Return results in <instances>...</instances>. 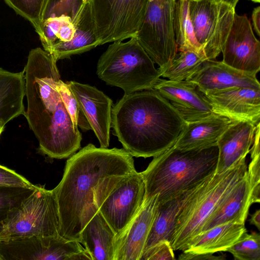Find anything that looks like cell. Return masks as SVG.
Segmentation results:
<instances>
[{
  "label": "cell",
  "mask_w": 260,
  "mask_h": 260,
  "mask_svg": "<svg viewBox=\"0 0 260 260\" xmlns=\"http://www.w3.org/2000/svg\"><path fill=\"white\" fill-rule=\"evenodd\" d=\"M125 149L89 144L67 160L62 179L53 189L60 218V235L80 242L84 226L99 211L103 194L136 170Z\"/></svg>",
  "instance_id": "cell-1"
},
{
  "label": "cell",
  "mask_w": 260,
  "mask_h": 260,
  "mask_svg": "<svg viewBox=\"0 0 260 260\" xmlns=\"http://www.w3.org/2000/svg\"><path fill=\"white\" fill-rule=\"evenodd\" d=\"M56 62L40 47L29 51L24 69L27 103L24 116L39 149L51 158L62 159L80 148L82 135L57 90L60 76Z\"/></svg>",
  "instance_id": "cell-2"
},
{
  "label": "cell",
  "mask_w": 260,
  "mask_h": 260,
  "mask_svg": "<svg viewBox=\"0 0 260 260\" xmlns=\"http://www.w3.org/2000/svg\"><path fill=\"white\" fill-rule=\"evenodd\" d=\"M186 124L171 103L154 89L124 94L112 110L113 134L136 157H154L169 149Z\"/></svg>",
  "instance_id": "cell-3"
},
{
  "label": "cell",
  "mask_w": 260,
  "mask_h": 260,
  "mask_svg": "<svg viewBox=\"0 0 260 260\" xmlns=\"http://www.w3.org/2000/svg\"><path fill=\"white\" fill-rule=\"evenodd\" d=\"M217 145L190 150L174 146L153 158L141 172L145 184V199L157 194L158 201L200 183L216 172Z\"/></svg>",
  "instance_id": "cell-4"
},
{
  "label": "cell",
  "mask_w": 260,
  "mask_h": 260,
  "mask_svg": "<svg viewBox=\"0 0 260 260\" xmlns=\"http://www.w3.org/2000/svg\"><path fill=\"white\" fill-rule=\"evenodd\" d=\"M247 170L243 157L226 171L215 173L202 182L177 218L170 241L174 250L183 251L190 240L201 233L206 218Z\"/></svg>",
  "instance_id": "cell-5"
},
{
  "label": "cell",
  "mask_w": 260,
  "mask_h": 260,
  "mask_svg": "<svg viewBox=\"0 0 260 260\" xmlns=\"http://www.w3.org/2000/svg\"><path fill=\"white\" fill-rule=\"evenodd\" d=\"M96 74L107 84L121 88L124 94L153 89L160 77L136 37L125 42H112L98 60Z\"/></svg>",
  "instance_id": "cell-6"
},
{
  "label": "cell",
  "mask_w": 260,
  "mask_h": 260,
  "mask_svg": "<svg viewBox=\"0 0 260 260\" xmlns=\"http://www.w3.org/2000/svg\"><path fill=\"white\" fill-rule=\"evenodd\" d=\"M60 226L53 189L37 185L32 193L9 213L0 233V240L30 236H59Z\"/></svg>",
  "instance_id": "cell-7"
},
{
  "label": "cell",
  "mask_w": 260,
  "mask_h": 260,
  "mask_svg": "<svg viewBox=\"0 0 260 260\" xmlns=\"http://www.w3.org/2000/svg\"><path fill=\"white\" fill-rule=\"evenodd\" d=\"M177 0H150L136 36L159 72L166 69L177 54L174 32Z\"/></svg>",
  "instance_id": "cell-8"
},
{
  "label": "cell",
  "mask_w": 260,
  "mask_h": 260,
  "mask_svg": "<svg viewBox=\"0 0 260 260\" xmlns=\"http://www.w3.org/2000/svg\"><path fill=\"white\" fill-rule=\"evenodd\" d=\"M150 0H92L91 12L100 45L135 37Z\"/></svg>",
  "instance_id": "cell-9"
},
{
  "label": "cell",
  "mask_w": 260,
  "mask_h": 260,
  "mask_svg": "<svg viewBox=\"0 0 260 260\" xmlns=\"http://www.w3.org/2000/svg\"><path fill=\"white\" fill-rule=\"evenodd\" d=\"M188 10L196 39L207 59H215L232 27L235 8L218 0H189Z\"/></svg>",
  "instance_id": "cell-10"
},
{
  "label": "cell",
  "mask_w": 260,
  "mask_h": 260,
  "mask_svg": "<svg viewBox=\"0 0 260 260\" xmlns=\"http://www.w3.org/2000/svg\"><path fill=\"white\" fill-rule=\"evenodd\" d=\"M84 247L60 235L30 236L0 240L1 260H85Z\"/></svg>",
  "instance_id": "cell-11"
},
{
  "label": "cell",
  "mask_w": 260,
  "mask_h": 260,
  "mask_svg": "<svg viewBox=\"0 0 260 260\" xmlns=\"http://www.w3.org/2000/svg\"><path fill=\"white\" fill-rule=\"evenodd\" d=\"M145 193L142 174L136 170L107 191L99 211L115 233L116 239L139 211Z\"/></svg>",
  "instance_id": "cell-12"
},
{
  "label": "cell",
  "mask_w": 260,
  "mask_h": 260,
  "mask_svg": "<svg viewBox=\"0 0 260 260\" xmlns=\"http://www.w3.org/2000/svg\"><path fill=\"white\" fill-rule=\"evenodd\" d=\"M222 61L239 71L256 75L260 70V43L245 14L235 15L222 47Z\"/></svg>",
  "instance_id": "cell-13"
},
{
  "label": "cell",
  "mask_w": 260,
  "mask_h": 260,
  "mask_svg": "<svg viewBox=\"0 0 260 260\" xmlns=\"http://www.w3.org/2000/svg\"><path fill=\"white\" fill-rule=\"evenodd\" d=\"M201 93L215 114L233 121L259 123L260 89L235 87Z\"/></svg>",
  "instance_id": "cell-14"
},
{
  "label": "cell",
  "mask_w": 260,
  "mask_h": 260,
  "mask_svg": "<svg viewBox=\"0 0 260 260\" xmlns=\"http://www.w3.org/2000/svg\"><path fill=\"white\" fill-rule=\"evenodd\" d=\"M66 83L76 98L101 147L108 148L112 122V100L102 91L88 84L73 81Z\"/></svg>",
  "instance_id": "cell-15"
},
{
  "label": "cell",
  "mask_w": 260,
  "mask_h": 260,
  "mask_svg": "<svg viewBox=\"0 0 260 260\" xmlns=\"http://www.w3.org/2000/svg\"><path fill=\"white\" fill-rule=\"evenodd\" d=\"M153 89L170 101L186 123L198 121L215 114L210 103L197 86L188 80L173 81L160 78Z\"/></svg>",
  "instance_id": "cell-16"
},
{
  "label": "cell",
  "mask_w": 260,
  "mask_h": 260,
  "mask_svg": "<svg viewBox=\"0 0 260 260\" xmlns=\"http://www.w3.org/2000/svg\"><path fill=\"white\" fill-rule=\"evenodd\" d=\"M157 194L145 199L135 216L116 240L114 260H141L154 218Z\"/></svg>",
  "instance_id": "cell-17"
},
{
  "label": "cell",
  "mask_w": 260,
  "mask_h": 260,
  "mask_svg": "<svg viewBox=\"0 0 260 260\" xmlns=\"http://www.w3.org/2000/svg\"><path fill=\"white\" fill-rule=\"evenodd\" d=\"M256 76L234 69L222 61L207 59L186 80L193 83L204 93L235 87L260 89Z\"/></svg>",
  "instance_id": "cell-18"
},
{
  "label": "cell",
  "mask_w": 260,
  "mask_h": 260,
  "mask_svg": "<svg viewBox=\"0 0 260 260\" xmlns=\"http://www.w3.org/2000/svg\"><path fill=\"white\" fill-rule=\"evenodd\" d=\"M252 204L251 187L246 172L206 218L201 232L228 222L245 224Z\"/></svg>",
  "instance_id": "cell-19"
},
{
  "label": "cell",
  "mask_w": 260,
  "mask_h": 260,
  "mask_svg": "<svg viewBox=\"0 0 260 260\" xmlns=\"http://www.w3.org/2000/svg\"><path fill=\"white\" fill-rule=\"evenodd\" d=\"M256 125L249 121H233L228 127L217 143L218 156L216 173L226 171L246 157L250 152Z\"/></svg>",
  "instance_id": "cell-20"
},
{
  "label": "cell",
  "mask_w": 260,
  "mask_h": 260,
  "mask_svg": "<svg viewBox=\"0 0 260 260\" xmlns=\"http://www.w3.org/2000/svg\"><path fill=\"white\" fill-rule=\"evenodd\" d=\"M203 181L166 200L158 201L143 254L161 241L170 242L180 212Z\"/></svg>",
  "instance_id": "cell-21"
},
{
  "label": "cell",
  "mask_w": 260,
  "mask_h": 260,
  "mask_svg": "<svg viewBox=\"0 0 260 260\" xmlns=\"http://www.w3.org/2000/svg\"><path fill=\"white\" fill-rule=\"evenodd\" d=\"M233 121L214 114L204 119L187 123L174 145L182 150L199 149L217 145L218 140Z\"/></svg>",
  "instance_id": "cell-22"
},
{
  "label": "cell",
  "mask_w": 260,
  "mask_h": 260,
  "mask_svg": "<svg viewBox=\"0 0 260 260\" xmlns=\"http://www.w3.org/2000/svg\"><path fill=\"white\" fill-rule=\"evenodd\" d=\"M76 30L68 42H57L49 53L55 61L88 51L100 45L96 37L91 3L80 9L75 19Z\"/></svg>",
  "instance_id": "cell-23"
},
{
  "label": "cell",
  "mask_w": 260,
  "mask_h": 260,
  "mask_svg": "<svg viewBox=\"0 0 260 260\" xmlns=\"http://www.w3.org/2000/svg\"><path fill=\"white\" fill-rule=\"evenodd\" d=\"M116 236L98 211L80 234V243L91 260H114Z\"/></svg>",
  "instance_id": "cell-24"
},
{
  "label": "cell",
  "mask_w": 260,
  "mask_h": 260,
  "mask_svg": "<svg viewBox=\"0 0 260 260\" xmlns=\"http://www.w3.org/2000/svg\"><path fill=\"white\" fill-rule=\"evenodd\" d=\"M247 232L245 224H221L202 232L192 238L182 251L191 254L225 251Z\"/></svg>",
  "instance_id": "cell-25"
},
{
  "label": "cell",
  "mask_w": 260,
  "mask_h": 260,
  "mask_svg": "<svg viewBox=\"0 0 260 260\" xmlns=\"http://www.w3.org/2000/svg\"><path fill=\"white\" fill-rule=\"evenodd\" d=\"M25 95L24 70L13 73L0 68V122L6 124L20 115H24Z\"/></svg>",
  "instance_id": "cell-26"
},
{
  "label": "cell",
  "mask_w": 260,
  "mask_h": 260,
  "mask_svg": "<svg viewBox=\"0 0 260 260\" xmlns=\"http://www.w3.org/2000/svg\"><path fill=\"white\" fill-rule=\"evenodd\" d=\"M188 6L189 0L177 1L174 26L178 50H190L205 56L196 39L189 15Z\"/></svg>",
  "instance_id": "cell-27"
},
{
  "label": "cell",
  "mask_w": 260,
  "mask_h": 260,
  "mask_svg": "<svg viewBox=\"0 0 260 260\" xmlns=\"http://www.w3.org/2000/svg\"><path fill=\"white\" fill-rule=\"evenodd\" d=\"M206 60L205 56L196 52L179 51L171 63L159 72L160 77L173 81L187 80L200 69Z\"/></svg>",
  "instance_id": "cell-28"
},
{
  "label": "cell",
  "mask_w": 260,
  "mask_h": 260,
  "mask_svg": "<svg viewBox=\"0 0 260 260\" xmlns=\"http://www.w3.org/2000/svg\"><path fill=\"white\" fill-rule=\"evenodd\" d=\"M17 14L28 21L39 37L49 0H4Z\"/></svg>",
  "instance_id": "cell-29"
},
{
  "label": "cell",
  "mask_w": 260,
  "mask_h": 260,
  "mask_svg": "<svg viewBox=\"0 0 260 260\" xmlns=\"http://www.w3.org/2000/svg\"><path fill=\"white\" fill-rule=\"evenodd\" d=\"M225 251L237 260L260 259V235L256 232L243 233Z\"/></svg>",
  "instance_id": "cell-30"
},
{
  "label": "cell",
  "mask_w": 260,
  "mask_h": 260,
  "mask_svg": "<svg viewBox=\"0 0 260 260\" xmlns=\"http://www.w3.org/2000/svg\"><path fill=\"white\" fill-rule=\"evenodd\" d=\"M37 186V185H36ZM35 188L0 186V233L11 210L29 196Z\"/></svg>",
  "instance_id": "cell-31"
},
{
  "label": "cell",
  "mask_w": 260,
  "mask_h": 260,
  "mask_svg": "<svg viewBox=\"0 0 260 260\" xmlns=\"http://www.w3.org/2000/svg\"><path fill=\"white\" fill-rule=\"evenodd\" d=\"M256 125L254 140L250 148L251 161L247 167V174L251 187L252 204L260 202L259 127Z\"/></svg>",
  "instance_id": "cell-32"
},
{
  "label": "cell",
  "mask_w": 260,
  "mask_h": 260,
  "mask_svg": "<svg viewBox=\"0 0 260 260\" xmlns=\"http://www.w3.org/2000/svg\"><path fill=\"white\" fill-rule=\"evenodd\" d=\"M57 88L74 125L77 127L79 126L84 131L90 129V126L86 118L68 84L60 79L57 82Z\"/></svg>",
  "instance_id": "cell-33"
},
{
  "label": "cell",
  "mask_w": 260,
  "mask_h": 260,
  "mask_svg": "<svg viewBox=\"0 0 260 260\" xmlns=\"http://www.w3.org/2000/svg\"><path fill=\"white\" fill-rule=\"evenodd\" d=\"M67 15L48 17L44 20L42 34L39 37L44 50L50 53L53 46L57 42V35Z\"/></svg>",
  "instance_id": "cell-34"
},
{
  "label": "cell",
  "mask_w": 260,
  "mask_h": 260,
  "mask_svg": "<svg viewBox=\"0 0 260 260\" xmlns=\"http://www.w3.org/2000/svg\"><path fill=\"white\" fill-rule=\"evenodd\" d=\"M82 3V0H49L44 20L48 17L67 15L74 22Z\"/></svg>",
  "instance_id": "cell-35"
},
{
  "label": "cell",
  "mask_w": 260,
  "mask_h": 260,
  "mask_svg": "<svg viewBox=\"0 0 260 260\" xmlns=\"http://www.w3.org/2000/svg\"><path fill=\"white\" fill-rule=\"evenodd\" d=\"M175 258L170 241L163 240L144 253L141 260H174Z\"/></svg>",
  "instance_id": "cell-36"
},
{
  "label": "cell",
  "mask_w": 260,
  "mask_h": 260,
  "mask_svg": "<svg viewBox=\"0 0 260 260\" xmlns=\"http://www.w3.org/2000/svg\"><path fill=\"white\" fill-rule=\"evenodd\" d=\"M0 186H13L35 188L25 178L14 171L0 165Z\"/></svg>",
  "instance_id": "cell-37"
},
{
  "label": "cell",
  "mask_w": 260,
  "mask_h": 260,
  "mask_svg": "<svg viewBox=\"0 0 260 260\" xmlns=\"http://www.w3.org/2000/svg\"><path fill=\"white\" fill-rule=\"evenodd\" d=\"M75 30V25L72 19L67 16L60 27L57 35V42L70 41L73 38Z\"/></svg>",
  "instance_id": "cell-38"
},
{
  "label": "cell",
  "mask_w": 260,
  "mask_h": 260,
  "mask_svg": "<svg viewBox=\"0 0 260 260\" xmlns=\"http://www.w3.org/2000/svg\"><path fill=\"white\" fill-rule=\"evenodd\" d=\"M226 258L225 254L216 256L213 253L191 254L183 252L178 256L180 260H220Z\"/></svg>",
  "instance_id": "cell-39"
},
{
  "label": "cell",
  "mask_w": 260,
  "mask_h": 260,
  "mask_svg": "<svg viewBox=\"0 0 260 260\" xmlns=\"http://www.w3.org/2000/svg\"><path fill=\"white\" fill-rule=\"evenodd\" d=\"M252 25L254 31L258 36H259L260 28V7L258 6L254 9L252 13Z\"/></svg>",
  "instance_id": "cell-40"
},
{
  "label": "cell",
  "mask_w": 260,
  "mask_h": 260,
  "mask_svg": "<svg viewBox=\"0 0 260 260\" xmlns=\"http://www.w3.org/2000/svg\"><path fill=\"white\" fill-rule=\"evenodd\" d=\"M249 222L251 224L256 226L258 230H260V210H256L251 215Z\"/></svg>",
  "instance_id": "cell-41"
},
{
  "label": "cell",
  "mask_w": 260,
  "mask_h": 260,
  "mask_svg": "<svg viewBox=\"0 0 260 260\" xmlns=\"http://www.w3.org/2000/svg\"><path fill=\"white\" fill-rule=\"evenodd\" d=\"M227 3L235 8L239 0H218Z\"/></svg>",
  "instance_id": "cell-42"
},
{
  "label": "cell",
  "mask_w": 260,
  "mask_h": 260,
  "mask_svg": "<svg viewBox=\"0 0 260 260\" xmlns=\"http://www.w3.org/2000/svg\"><path fill=\"white\" fill-rule=\"evenodd\" d=\"M92 0H82V5L80 9L82 8L86 5L91 3Z\"/></svg>",
  "instance_id": "cell-43"
},
{
  "label": "cell",
  "mask_w": 260,
  "mask_h": 260,
  "mask_svg": "<svg viewBox=\"0 0 260 260\" xmlns=\"http://www.w3.org/2000/svg\"><path fill=\"white\" fill-rule=\"evenodd\" d=\"M5 124L3 122H0V135L4 129Z\"/></svg>",
  "instance_id": "cell-44"
},
{
  "label": "cell",
  "mask_w": 260,
  "mask_h": 260,
  "mask_svg": "<svg viewBox=\"0 0 260 260\" xmlns=\"http://www.w3.org/2000/svg\"><path fill=\"white\" fill-rule=\"evenodd\" d=\"M254 2H255V3H259L260 0H251Z\"/></svg>",
  "instance_id": "cell-45"
},
{
  "label": "cell",
  "mask_w": 260,
  "mask_h": 260,
  "mask_svg": "<svg viewBox=\"0 0 260 260\" xmlns=\"http://www.w3.org/2000/svg\"><path fill=\"white\" fill-rule=\"evenodd\" d=\"M0 260H1V259H0Z\"/></svg>",
  "instance_id": "cell-46"
}]
</instances>
